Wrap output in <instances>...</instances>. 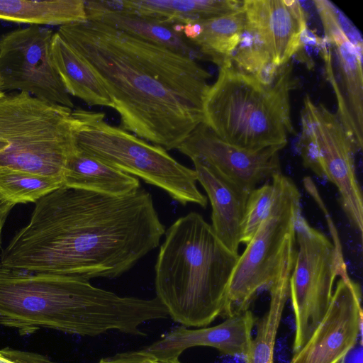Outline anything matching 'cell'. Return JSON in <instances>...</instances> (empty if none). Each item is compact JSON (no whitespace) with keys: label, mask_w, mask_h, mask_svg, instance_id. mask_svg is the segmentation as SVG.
Segmentation results:
<instances>
[{"label":"cell","mask_w":363,"mask_h":363,"mask_svg":"<svg viewBox=\"0 0 363 363\" xmlns=\"http://www.w3.org/2000/svg\"><path fill=\"white\" fill-rule=\"evenodd\" d=\"M164 235L155 268L156 298L174 322L206 327L222 316L239 255L196 212L179 218Z\"/></svg>","instance_id":"obj_4"},{"label":"cell","mask_w":363,"mask_h":363,"mask_svg":"<svg viewBox=\"0 0 363 363\" xmlns=\"http://www.w3.org/2000/svg\"><path fill=\"white\" fill-rule=\"evenodd\" d=\"M63 185L61 179L0 167V195L15 204L35 203Z\"/></svg>","instance_id":"obj_25"},{"label":"cell","mask_w":363,"mask_h":363,"mask_svg":"<svg viewBox=\"0 0 363 363\" xmlns=\"http://www.w3.org/2000/svg\"><path fill=\"white\" fill-rule=\"evenodd\" d=\"M0 255L7 267L89 281L115 278L160 245L165 228L143 188L113 196L65 185L35 203Z\"/></svg>","instance_id":"obj_1"},{"label":"cell","mask_w":363,"mask_h":363,"mask_svg":"<svg viewBox=\"0 0 363 363\" xmlns=\"http://www.w3.org/2000/svg\"><path fill=\"white\" fill-rule=\"evenodd\" d=\"M245 32L279 68L303 47L305 11L297 0H245Z\"/></svg>","instance_id":"obj_15"},{"label":"cell","mask_w":363,"mask_h":363,"mask_svg":"<svg viewBox=\"0 0 363 363\" xmlns=\"http://www.w3.org/2000/svg\"><path fill=\"white\" fill-rule=\"evenodd\" d=\"M197 181L205 189L212 208L211 228L230 252L238 254L247 194L199 159L191 160Z\"/></svg>","instance_id":"obj_17"},{"label":"cell","mask_w":363,"mask_h":363,"mask_svg":"<svg viewBox=\"0 0 363 363\" xmlns=\"http://www.w3.org/2000/svg\"><path fill=\"white\" fill-rule=\"evenodd\" d=\"M0 363H26L18 357L14 349L4 347L0 350Z\"/></svg>","instance_id":"obj_30"},{"label":"cell","mask_w":363,"mask_h":363,"mask_svg":"<svg viewBox=\"0 0 363 363\" xmlns=\"http://www.w3.org/2000/svg\"><path fill=\"white\" fill-rule=\"evenodd\" d=\"M55 65L69 95L89 106L113 108L103 82L92 67L57 33L52 43Z\"/></svg>","instance_id":"obj_20"},{"label":"cell","mask_w":363,"mask_h":363,"mask_svg":"<svg viewBox=\"0 0 363 363\" xmlns=\"http://www.w3.org/2000/svg\"><path fill=\"white\" fill-rule=\"evenodd\" d=\"M72 108L26 92L0 96V167L61 179L75 150Z\"/></svg>","instance_id":"obj_6"},{"label":"cell","mask_w":363,"mask_h":363,"mask_svg":"<svg viewBox=\"0 0 363 363\" xmlns=\"http://www.w3.org/2000/svg\"><path fill=\"white\" fill-rule=\"evenodd\" d=\"M297 86L289 62L265 82L230 62L219 67L203 101V121L220 139L242 149L284 148L294 133L290 93Z\"/></svg>","instance_id":"obj_5"},{"label":"cell","mask_w":363,"mask_h":363,"mask_svg":"<svg viewBox=\"0 0 363 363\" xmlns=\"http://www.w3.org/2000/svg\"><path fill=\"white\" fill-rule=\"evenodd\" d=\"M18 356L26 363H57L50 360L47 356L31 352L16 350Z\"/></svg>","instance_id":"obj_28"},{"label":"cell","mask_w":363,"mask_h":363,"mask_svg":"<svg viewBox=\"0 0 363 363\" xmlns=\"http://www.w3.org/2000/svg\"><path fill=\"white\" fill-rule=\"evenodd\" d=\"M16 204L0 195V247L1 244V233L6 218Z\"/></svg>","instance_id":"obj_29"},{"label":"cell","mask_w":363,"mask_h":363,"mask_svg":"<svg viewBox=\"0 0 363 363\" xmlns=\"http://www.w3.org/2000/svg\"><path fill=\"white\" fill-rule=\"evenodd\" d=\"M107 8L172 24H186L232 12L242 4L236 0L101 1Z\"/></svg>","instance_id":"obj_19"},{"label":"cell","mask_w":363,"mask_h":363,"mask_svg":"<svg viewBox=\"0 0 363 363\" xmlns=\"http://www.w3.org/2000/svg\"><path fill=\"white\" fill-rule=\"evenodd\" d=\"M52 30L29 26L0 36V91L16 90L68 108L74 104L55 65Z\"/></svg>","instance_id":"obj_12"},{"label":"cell","mask_w":363,"mask_h":363,"mask_svg":"<svg viewBox=\"0 0 363 363\" xmlns=\"http://www.w3.org/2000/svg\"><path fill=\"white\" fill-rule=\"evenodd\" d=\"M296 251L289 279L295 319L294 353L301 348L325 316L337 276L346 273L341 247L311 227L300 213L295 222Z\"/></svg>","instance_id":"obj_10"},{"label":"cell","mask_w":363,"mask_h":363,"mask_svg":"<svg viewBox=\"0 0 363 363\" xmlns=\"http://www.w3.org/2000/svg\"><path fill=\"white\" fill-rule=\"evenodd\" d=\"M57 32L96 72L122 129L169 150L203 123L211 75L196 60L94 21Z\"/></svg>","instance_id":"obj_2"},{"label":"cell","mask_w":363,"mask_h":363,"mask_svg":"<svg viewBox=\"0 0 363 363\" xmlns=\"http://www.w3.org/2000/svg\"><path fill=\"white\" fill-rule=\"evenodd\" d=\"M0 20L30 26H67L87 21L83 0H0Z\"/></svg>","instance_id":"obj_24"},{"label":"cell","mask_w":363,"mask_h":363,"mask_svg":"<svg viewBox=\"0 0 363 363\" xmlns=\"http://www.w3.org/2000/svg\"><path fill=\"white\" fill-rule=\"evenodd\" d=\"M87 20L103 23L131 35L160 45L194 60L201 59L174 24L106 7L101 1H84Z\"/></svg>","instance_id":"obj_18"},{"label":"cell","mask_w":363,"mask_h":363,"mask_svg":"<svg viewBox=\"0 0 363 363\" xmlns=\"http://www.w3.org/2000/svg\"><path fill=\"white\" fill-rule=\"evenodd\" d=\"M64 185L101 194L124 196L140 188V180L77 150L69 156Z\"/></svg>","instance_id":"obj_21"},{"label":"cell","mask_w":363,"mask_h":363,"mask_svg":"<svg viewBox=\"0 0 363 363\" xmlns=\"http://www.w3.org/2000/svg\"><path fill=\"white\" fill-rule=\"evenodd\" d=\"M0 86H1V76H0Z\"/></svg>","instance_id":"obj_33"},{"label":"cell","mask_w":363,"mask_h":363,"mask_svg":"<svg viewBox=\"0 0 363 363\" xmlns=\"http://www.w3.org/2000/svg\"><path fill=\"white\" fill-rule=\"evenodd\" d=\"M98 363H182L179 358L160 359L144 349L116 353Z\"/></svg>","instance_id":"obj_27"},{"label":"cell","mask_w":363,"mask_h":363,"mask_svg":"<svg viewBox=\"0 0 363 363\" xmlns=\"http://www.w3.org/2000/svg\"><path fill=\"white\" fill-rule=\"evenodd\" d=\"M294 264L293 257L286 259L267 289L270 294L269 308L256 321V336L245 356V363H273L278 328L289 296V279Z\"/></svg>","instance_id":"obj_22"},{"label":"cell","mask_w":363,"mask_h":363,"mask_svg":"<svg viewBox=\"0 0 363 363\" xmlns=\"http://www.w3.org/2000/svg\"><path fill=\"white\" fill-rule=\"evenodd\" d=\"M301 133L296 147L303 164L337 187L351 225L362 237V194L355 172L357 153L336 113L306 94L301 111Z\"/></svg>","instance_id":"obj_9"},{"label":"cell","mask_w":363,"mask_h":363,"mask_svg":"<svg viewBox=\"0 0 363 363\" xmlns=\"http://www.w3.org/2000/svg\"><path fill=\"white\" fill-rule=\"evenodd\" d=\"M199 21L201 33L189 43L201 58L210 60L219 67L230 62L245 30L242 4L232 12Z\"/></svg>","instance_id":"obj_23"},{"label":"cell","mask_w":363,"mask_h":363,"mask_svg":"<svg viewBox=\"0 0 363 363\" xmlns=\"http://www.w3.org/2000/svg\"><path fill=\"white\" fill-rule=\"evenodd\" d=\"M4 92H2L0 91V96H1L2 95H4Z\"/></svg>","instance_id":"obj_31"},{"label":"cell","mask_w":363,"mask_h":363,"mask_svg":"<svg viewBox=\"0 0 363 363\" xmlns=\"http://www.w3.org/2000/svg\"><path fill=\"white\" fill-rule=\"evenodd\" d=\"M338 363H345V361H344V359H342V361H340V362H338Z\"/></svg>","instance_id":"obj_32"},{"label":"cell","mask_w":363,"mask_h":363,"mask_svg":"<svg viewBox=\"0 0 363 363\" xmlns=\"http://www.w3.org/2000/svg\"><path fill=\"white\" fill-rule=\"evenodd\" d=\"M72 121L76 150L161 189L182 205L206 206L195 170L179 163L164 148L110 125L103 113L77 108L72 112Z\"/></svg>","instance_id":"obj_7"},{"label":"cell","mask_w":363,"mask_h":363,"mask_svg":"<svg viewBox=\"0 0 363 363\" xmlns=\"http://www.w3.org/2000/svg\"><path fill=\"white\" fill-rule=\"evenodd\" d=\"M177 149L191 160H201L247 194L261 182L281 173L279 152L282 148L242 149L220 139L203 123Z\"/></svg>","instance_id":"obj_13"},{"label":"cell","mask_w":363,"mask_h":363,"mask_svg":"<svg viewBox=\"0 0 363 363\" xmlns=\"http://www.w3.org/2000/svg\"><path fill=\"white\" fill-rule=\"evenodd\" d=\"M167 317L156 297L121 296L89 281L0 263V325L22 335L47 328L85 337L113 331L145 336L144 323Z\"/></svg>","instance_id":"obj_3"},{"label":"cell","mask_w":363,"mask_h":363,"mask_svg":"<svg viewBox=\"0 0 363 363\" xmlns=\"http://www.w3.org/2000/svg\"><path fill=\"white\" fill-rule=\"evenodd\" d=\"M362 291L346 273L337 281L328 309L289 363H338L362 334Z\"/></svg>","instance_id":"obj_14"},{"label":"cell","mask_w":363,"mask_h":363,"mask_svg":"<svg viewBox=\"0 0 363 363\" xmlns=\"http://www.w3.org/2000/svg\"><path fill=\"white\" fill-rule=\"evenodd\" d=\"M274 194L273 184L255 188L249 194L242 225L240 243L247 245L267 216Z\"/></svg>","instance_id":"obj_26"},{"label":"cell","mask_w":363,"mask_h":363,"mask_svg":"<svg viewBox=\"0 0 363 363\" xmlns=\"http://www.w3.org/2000/svg\"><path fill=\"white\" fill-rule=\"evenodd\" d=\"M274 194L269 213L233 270L223 317L247 310L256 294L268 289L289 253L296 248L295 222L301 194L282 173L272 177Z\"/></svg>","instance_id":"obj_8"},{"label":"cell","mask_w":363,"mask_h":363,"mask_svg":"<svg viewBox=\"0 0 363 363\" xmlns=\"http://www.w3.org/2000/svg\"><path fill=\"white\" fill-rule=\"evenodd\" d=\"M324 31L320 55L337 100V116L357 152L363 146V43L360 33L332 2L313 1Z\"/></svg>","instance_id":"obj_11"},{"label":"cell","mask_w":363,"mask_h":363,"mask_svg":"<svg viewBox=\"0 0 363 363\" xmlns=\"http://www.w3.org/2000/svg\"><path fill=\"white\" fill-rule=\"evenodd\" d=\"M257 319L249 309L233 314L212 327L189 329L178 326L143 348L160 359L179 358L187 349L210 347L229 356H245Z\"/></svg>","instance_id":"obj_16"}]
</instances>
